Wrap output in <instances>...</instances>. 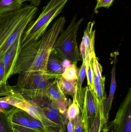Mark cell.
<instances>
[{
	"label": "cell",
	"mask_w": 131,
	"mask_h": 132,
	"mask_svg": "<svg viewBox=\"0 0 131 132\" xmlns=\"http://www.w3.org/2000/svg\"><path fill=\"white\" fill-rule=\"evenodd\" d=\"M94 21L89 22L88 23L84 31L82 42L85 48V65L92 62L94 56L95 55V30L94 29Z\"/></svg>",
	"instance_id": "cell-12"
},
{
	"label": "cell",
	"mask_w": 131,
	"mask_h": 132,
	"mask_svg": "<svg viewBox=\"0 0 131 132\" xmlns=\"http://www.w3.org/2000/svg\"><path fill=\"white\" fill-rule=\"evenodd\" d=\"M35 103L42 109L49 120L59 126L62 131L65 132V126L68 120L67 116L60 112L56 102L48 98Z\"/></svg>",
	"instance_id": "cell-9"
},
{
	"label": "cell",
	"mask_w": 131,
	"mask_h": 132,
	"mask_svg": "<svg viewBox=\"0 0 131 132\" xmlns=\"http://www.w3.org/2000/svg\"><path fill=\"white\" fill-rule=\"evenodd\" d=\"M21 37L18 38L5 52L2 53V59L5 68V80L13 75V71L15 63L21 50Z\"/></svg>",
	"instance_id": "cell-10"
},
{
	"label": "cell",
	"mask_w": 131,
	"mask_h": 132,
	"mask_svg": "<svg viewBox=\"0 0 131 132\" xmlns=\"http://www.w3.org/2000/svg\"><path fill=\"white\" fill-rule=\"evenodd\" d=\"M83 20L84 18H81L76 21L75 15L67 28L61 32L55 43L51 52L62 61L67 60L72 64L77 63L80 60L77 35Z\"/></svg>",
	"instance_id": "cell-5"
},
{
	"label": "cell",
	"mask_w": 131,
	"mask_h": 132,
	"mask_svg": "<svg viewBox=\"0 0 131 132\" xmlns=\"http://www.w3.org/2000/svg\"><path fill=\"white\" fill-rule=\"evenodd\" d=\"M34 119L26 112L16 107L8 116V121L11 124L25 127H29Z\"/></svg>",
	"instance_id": "cell-14"
},
{
	"label": "cell",
	"mask_w": 131,
	"mask_h": 132,
	"mask_svg": "<svg viewBox=\"0 0 131 132\" xmlns=\"http://www.w3.org/2000/svg\"><path fill=\"white\" fill-rule=\"evenodd\" d=\"M117 63V55L115 56L113 63L114 65L111 71V82L110 87V93L108 97L107 98L104 105V118L105 124L107 123L109 119V113L112 106L114 95L116 89V67Z\"/></svg>",
	"instance_id": "cell-13"
},
{
	"label": "cell",
	"mask_w": 131,
	"mask_h": 132,
	"mask_svg": "<svg viewBox=\"0 0 131 132\" xmlns=\"http://www.w3.org/2000/svg\"><path fill=\"white\" fill-rule=\"evenodd\" d=\"M19 1H21L22 3V2H24V1L25 0H19Z\"/></svg>",
	"instance_id": "cell-33"
},
{
	"label": "cell",
	"mask_w": 131,
	"mask_h": 132,
	"mask_svg": "<svg viewBox=\"0 0 131 132\" xmlns=\"http://www.w3.org/2000/svg\"><path fill=\"white\" fill-rule=\"evenodd\" d=\"M77 64L72 63L65 68L62 77L66 80H77L78 74Z\"/></svg>",
	"instance_id": "cell-19"
},
{
	"label": "cell",
	"mask_w": 131,
	"mask_h": 132,
	"mask_svg": "<svg viewBox=\"0 0 131 132\" xmlns=\"http://www.w3.org/2000/svg\"><path fill=\"white\" fill-rule=\"evenodd\" d=\"M15 107L7 102L0 100V112H3L8 116Z\"/></svg>",
	"instance_id": "cell-26"
},
{
	"label": "cell",
	"mask_w": 131,
	"mask_h": 132,
	"mask_svg": "<svg viewBox=\"0 0 131 132\" xmlns=\"http://www.w3.org/2000/svg\"><path fill=\"white\" fill-rule=\"evenodd\" d=\"M92 68L94 74L98 78L99 80L102 78V67L98 62V58L96 55L94 56L92 60Z\"/></svg>",
	"instance_id": "cell-23"
},
{
	"label": "cell",
	"mask_w": 131,
	"mask_h": 132,
	"mask_svg": "<svg viewBox=\"0 0 131 132\" xmlns=\"http://www.w3.org/2000/svg\"><path fill=\"white\" fill-rule=\"evenodd\" d=\"M57 79L58 86L65 96L70 95L72 98L76 97L77 80H66L62 76Z\"/></svg>",
	"instance_id": "cell-17"
},
{
	"label": "cell",
	"mask_w": 131,
	"mask_h": 132,
	"mask_svg": "<svg viewBox=\"0 0 131 132\" xmlns=\"http://www.w3.org/2000/svg\"><path fill=\"white\" fill-rule=\"evenodd\" d=\"M83 61V60H82ZM86 76V68L85 62L83 61L78 71V79L77 80L76 99L77 104L78 105L80 111H82L85 94V88L82 87V84Z\"/></svg>",
	"instance_id": "cell-15"
},
{
	"label": "cell",
	"mask_w": 131,
	"mask_h": 132,
	"mask_svg": "<svg viewBox=\"0 0 131 132\" xmlns=\"http://www.w3.org/2000/svg\"><path fill=\"white\" fill-rule=\"evenodd\" d=\"M81 113L83 132H89L97 112L92 90L88 86L85 88L84 104Z\"/></svg>",
	"instance_id": "cell-7"
},
{
	"label": "cell",
	"mask_w": 131,
	"mask_h": 132,
	"mask_svg": "<svg viewBox=\"0 0 131 132\" xmlns=\"http://www.w3.org/2000/svg\"><path fill=\"white\" fill-rule=\"evenodd\" d=\"M114 1V0H97L94 12L97 14L98 12V9L100 8L103 7L108 8L112 5Z\"/></svg>",
	"instance_id": "cell-25"
},
{
	"label": "cell",
	"mask_w": 131,
	"mask_h": 132,
	"mask_svg": "<svg viewBox=\"0 0 131 132\" xmlns=\"http://www.w3.org/2000/svg\"><path fill=\"white\" fill-rule=\"evenodd\" d=\"M13 132H38L29 127L21 126L12 124Z\"/></svg>",
	"instance_id": "cell-27"
},
{
	"label": "cell",
	"mask_w": 131,
	"mask_h": 132,
	"mask_svg": "<svg viewBox=\"0 0 131 132\" xmlns=\"http://www.w3.org/2000/svg\"><path fill=\"white\" fill-rule=\"evenodd\" d=\"M22 8V2L19 0H0V15Z\"/></svg>",
	"instance_id": "cell-18"
},
{
	"label": "cell",
	"mask_w": 131,
	"mask_h": 132,
	"mask_svg": "<svg viewBox=\"0 0 131 132\" xmlns=\"http://www.w3.org/2000/svg\"><path fill=\"white\" fill-rule=\"evenodd\" d=\"M37 8L26 5L18 11L0 15V53H4L20 37L33 21Z\"/></svg>",
	"instance_id": "cell-2"
},
{
	"label": "cell",
	"mask_w": 131,
	"mask_h": 132,
	"mask_svg": "<svg viewBox=\"0 0 131 132\" xmlns=\"http://www.w3.org/2000/svg\"><path fill=\"white\" fill-rule=\"evenodd\" d=\"M67 130L68 132H74L73 125L70 121H68L67 123Z\"/></svg>",
	"instance_id": "cell-32"
},
{
	"label": "cell",
	"mask_w": 131,
	"mask_h": 132,
	"mask_svg": "<svg viewBox=\"0 0 131 132\" xmlns=\"http://www.w3.org/2000/svg\"><path fill=\"white\" fill-rule=\"evenodd\" d=\"M17 83L12 86L26 99L34 102L48 98L47 87L50 80L60 76L36 71H24L18 74Z\"/></svg>",
	"instance_id": "cell-3"
},
{
	"label": "cell",
	"mask_w": 131,
	"mask_h": 132,
	"mask_svg": "<svg viewBox=\"0 0 131 132\" xmlns=\"http://www.w3.org/2000/svg\"><path fill=\"white\" fill-rule=\"evenodd\" d=\"M74 132H83L80 116L76 117L73 123Z\"/></svg>",
	"instance_id": "cell-29"
},
{
	"label": "cell",
	"mask_w": 131,
	"mask_h": 132,
	"mask_svg": "<svg viewBox=\"0 0 131 132\" xmlns=\"http://www.w3.org/2000/svg\"><path fill=\"white\" fill-rule=\"evenodd\" d=\"M0 132H13L12 124L8 119V116L2 112H0Z\"/></svg>",
	"instance_id": "cell-21"
},
{
	"label": "cell",
	"mask_w": 131,
	"mask_h": 132,
	"mask_svg": "<svg viewBox=\"0 0 131 132\" xmlns=\"http://www.w3.org/2000/svg\"><path fill=\"white\" fill-rule=\"evenodd\" d=\"M68 0H50L38 18L32 21L22 35L21 49L39 39L51 22L61 12Z\"/></svg>",
	"instance_id": "cell-4"
},
{
	"label": "cell",
	"mask_w": 131,
	"mask_h": 132,
	"mask_svg": "<svg viewBox=\"0 0 131 132\" xmlns=\"http://www.w3.org/2000/svg\"><path fill=\"white\" fill-rule=\"evenodd\" d=\"M65 68L63 65V61L54 53H51L47 63V73L61 76Z\"/></svg>",
	"instance_id": "cell-16"
},
{
	"label": "cell",
	"mask_w": 131,
	"mask_h": 132,
	"mask_svg": "<svg viewBox=\"0 0 131 132\" xmlns=\"http://www.w3.org/2000/svg\"><path fill=\"white\" fill-rule=\"evenodd\" d=\"M2 101L25 111L35 119L39 121L52 132H64L61 127L49 120L42 109L34 102L26 99L15 90L7 96L1 98Z\"/></svg>",
	"instance_id": "cell-6"
},
{
	"label": "cell",
	"mask_w": 131,
	"mask_h": 132,
	"mask_svg": "<svg viewBox=\"0 0 131 132\" xmlns=\"http://www.w3.org/2000/svg\"><path fill=\"white\" fill-rule=\"evenodd\" d=\"M100 132H118L113 121L104 124Z\"/></svg>",
	"instance_id": "cell-30"
},
{
	"label": "cell",
	"mask_w": 131,
	"mask_h": 132,
	"mask_svg": "<svg viewBox=\"0 0 131 132\" xmlns=\"http://www.w3.org/2000/svg\"><path fill=\"white\" fill-rule=\"evenodd\" d=\"M57 78L51 81L50 80L48 81L46 89L47 95L51 101L57 103L60 112L67 116V108L68 105V101L66 96L62 92L58 86Z\"/></svg>",
	"instance_id": "cell-11"
},
{
	"label": "cell",
	"mask_w": 131,
	"mask_h": 132,
	"mask_svg": "<svg viewBox=\"0 0 131 132\" xmlns=\"http://www.w3.org/2000/svg\"><path fill=\"white\" fill-rule=\"evenodd\" d=\"M29 127L38 132H52L41 122L35 119L30 122Z\"/></svg>",
	"instance_id": "cell-22"
},
{
	"label": "cell",
	"mask_w": 131,
	"mask_h": 132,
	"mask_svg": "<svg viewBox=\"0 0 131 132\" xmlns=\"http://www.w3.org/2000/svg\"><path fill=\"white\" fill-rule=\"evenodd\" d=\"M73 102L68 106L67 109V117L68 121H70L72 124L76 117L80 115V110L77 104L76 97L73 98Z\"/></svg>",
	"instance_id": "cell-20"
},
{
	"label": "cell",
	"mask_w": 131,
	"mask_h": 132,
	"mask_svg": "<svg viewBox=\"0 0 131 132\" xmlns=\"http://www.w3.org/2000/svg\"><path fill=\"white\" fill-rule=\"evenodd\" d=\"M2 53H0V85L7 82L5 80V68L2 61Z\"/></svg>",
	"instance_id": "cell-28"
},
{
	"label": "cell",
	"mask_w": 131,
	"mask_h": 132,
	"mask_svg": "<svg viewBox=\"0 0 131 132\" xmlns=\"http://www.w3.org/2000/svg\"><path fill=\"white\" fill-rule=\"evenodd\" d=\"M41 1L42 0H25L24 1H29L31 4L30 5L37 7L40 5Z\"/></svg>",
	"instance_id": "cell-31"
},
{
	"label": "cell",
	"mask_w": 131,
	"mask_h": 132,
	"mask_svg": "<svg viewBox=\"0 0 131 132\" xmlns=\"http://www.w3.org/2000/svg\"><path fill=\"white\" fill-rule=\"evenodd\" d=\"M118 132H131V88L112 121Z\"/></svg>",
	"instance_id": "cell-8"
},
{
	"label": "cell",
	"mask_w": 131,
	"mask_h": 132,
	"mask_svg": "<svg viewBox=\"0 0 131 132\" xmlns=\"http://www.w3.org/2000/svg\"><path fill=\"white\" fill-rule=\"evenodd\" d=\"M104 124L100 119V116L97 113L93 125L89 132H100Z\"/></svg>",
	"instance_id": "cell-24"
},
{
	"label": "cell",
	"mask_w": 131,
	"mask_h": 132,
	"mask_svg": "<svg viewBox=\"0 0 131 132\" xmlns=\"http://www.w3.org/2000/svg\"><path fill=\"white\" fill-rule=\"evenodd\" d=\"M65 22V17H60L39 39L21 48L13 75L31 71L46 73L49 56Z\"/></svg>",
	"instance_id": "cell-1"
}]
</instances>
